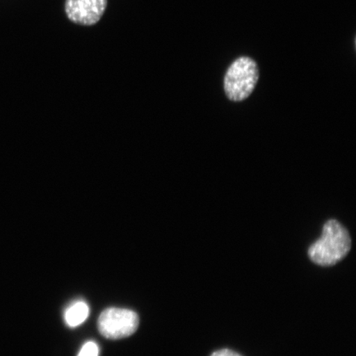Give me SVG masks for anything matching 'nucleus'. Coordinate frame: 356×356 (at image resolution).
<instances>
[{
    "mask_svg": "<svg viewBox=\"0 0 356 356\" xmlns=\"http://www.w3.org/2000/svg\"><path fill=\"white\" fill-rule=\"evenodd\" d=\"M351 248L348 230L336 220L325 222L321 237L311 245L309 256L321 266H332L343 260Z\"/></svg>",
    "mask_w": 356,
    "mask_h": 356,
    "instance_id": "nucleus-1",
    "label": "nucleus"
},
{
    "mask_svg": "<svg viewBox=\"0 0 356 356\" xmlns=\"http://www.w3.org/2000/svg\"><path fill=\"white\" fill-rule=\"evenodd\" d=\"M259 79L257 62L248 56L237 58L226 71L224 88L230 101L247 99L254 90Z\"/></svg>",
    "mask_w": 356,
    "mask_h": 356,
    "instance_id": "nucleus-2",
    "label": "nucleus"
},
{
    "mask_svg": "<svg viewBox=\"0 0 356 356\" xmlns=\"http://www.w3.org/2000/svg\"><path fill=\"white\" fill-rule=\"evenodd\" d=\"M139 316L130 309L109 308L102 312L97 327L102 336L110 340L122 339L135 333Z\"/></svg>",
    "mask_w": 356,
    "mask_h": 356,
    "instance_id": "nucleus-3",
    "label": "nucleus"
},
{
    "mask_svg": "<svg viewBox=\"0 0 356 356\" xmlns=\"http://www.w3.org/2000/svg\"><path fill=\"white\" fill-rule=\"evenodd\" d=\"M108 0H65L68 19L75 24L95 25L104 16Z\"/></svg>",
    "mask_w": 356,
    "mask_h": 356,
    "instance_id": "nucleus-4",
    "label": "nucleus"
},
{
    "mask_svg": "<svg viewBox=\"0 0 356 356\" xmlns=\"http://www.w3.org/2000/svg\"><path fill=\"white\" fill-rule=\"evenodd\" d=\"M88 314L89 309L86 302H75L65 311V322L69 327H76L86 321Z\"/></svg>",
    "mask_w": 356,
    "mask_h": 356,
    "instance_id": "nucleus-5",
    "label": "nucleus"
},
{
    "mask_svg": "<svg viewBox=\"0 0 356 356\" xmlns=\"http://www.w3.org/2000/svg\"><path fill=\"white\" fill-rule=\"evenodd\" d=\"M99 346L93 341H88L80 350L78 356H99Z\"/></svg>",
    "mask_w": 356,
    "mask_h": 356,
    "instance_id": "nucleus-6",
    "label": "nucleus"
},
{
    "mask_svg": "<svg viewBox=\"0 0 356 356\" xmlns=\"http://www.w3.org/2000/svg\"><path fill=\"white\" fill-rule=\"evenodd\" d=\"M211 356H242L234 350L229 349H222L215 351Z\"/></svg>",
    "mask_w": 356,
    "mask_h": 356,
    "instance_id": "nucleus-7",
    "label": "nucleus"
}]
</instances>
